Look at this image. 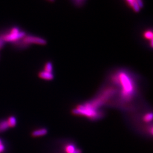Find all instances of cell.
Here are the masks:
<instances>
[{"mask_svg":"<svg viewBox=\"0 0 153 153\" xmlns=\"http://www.w3.org/2000/svg\"><path fill=\"white\" fill-rule=\"evenodd\" d=\"M113 82L120 88L121 96L126 101L130 100L136 91V82L134 76L129 71L120 69L111 76Z\"/></svg>","mask_w":153,"mask_h":153,"instance_id":"1","label":"cell"},{"mask_svg":"<svg viewBox=\"0 0 153 153\" xmlns=\"http://www.w3.org/2000/svg\"><path fill=\"white\" fill-rule=\"evenodd\" d=\"M73 113L76 115H83L92 119H98L101 115L98 109L94 108L89 103L78 106L73 111Z\"/></svg>","mask_w":153,"mask_h":153,"instance_id":"2","label":"cell"},{"mask_svg":"<svg viewBox=\"0 0 153 153\" xmlns=\"http://www.w3.org/2000/svg\"><path fill=\"white\" fill-rule=\"evenodd\" d=\"M23 42L26 44H36L39 45H45L47 44V41L44 40V39L31 35L25 36L23 38Z\"/></svg>","mask_w":153,"mask_h":153,"instance_id":"3","label":"cell"},{"mask_svg":"<svg viewBox=\"0 0 153 153\" xmlns=\"http://www.w3.org/2000/svg\"><path fill=\"white\" fill-rule=\"evenodd\" d=\"M126 1L132 10L136 13L140 11L143 7L142 0H126Z\"/></svg>","mask_w":153,"mask_h":153,"instance_id":"4","label":"cell"},{"mask_svg":"<svg viewBox=\"0 0 153 153\" xmlns=\"http://www.w3.org/2000/svg\"><path fill=\"white\" fill-rule=\"evenodd\" d=\"M26 36L25 32H19L16 33H10L7 35L2 38V40L6 42H11L18 40L19 39L23 38Z\"/></svg>","mask_w":153,"mask_h":153,"instance_id":"5","label":"cell"},{"mask_svg":"<svg viewBox=\"0 0 153 153\" xmlns=\"http://www.w3.org/2000/svg\"><path fill=\"white\" fill-rule=\"evenodd\" d=\"M39 76L42 79H43L45 80H48V81L52 80L54 78V76H53V73H49V72L44 71H40L39 73Z\"/></svg>","mask_w":153,"mask_h":153,"instance_id":"6","label":"cell"},{"mask_svg":"<svg viewBox=\"0 0 153 153\" xmlns=\"http://www.w3.org/2000/svg\"><path fill=\"white\" fill-rule=\"evenodd\" d=\"M66 153H81V150L72 144L67 145L65 148Z\"/></svg>","mask_w":153,"mask_h":153,"instance_id":"7","label":"cell"},{"mask_svg":"<svg viewBox=\"0 0 153 153\" xmlns=\"http://www.w3.org/2000/svg\"><path fill=\"white\" fill-rule=\"evenodd\" d=\"M47 132L48 131L46 129L42 128V129H37V130L33 131L31 133V135L33 137H40V136H43L45 135L47 133Z\"/></svg>","mask_w":153,"mask_h":153,"instance_id":"8","label":"cell"},{"mask_svg":"<svg viewBox=\"0 0 153 153\" xmlns=\"http://www.w3.org/2000/svg\"><path fill=\"white\" fill-rule=\"evenodd\" d=\"M6 121H7V123L8 124V126H9V128H14L16 126V119L14 116H11L9 117L7 120Z\"/></svg>","mask_w":153,"mask_h":153,"instance_id":"9","label":"cell"},{"mask_svg":"<svg viewBox=\"0 0 153 153\" xmlns=\"http://www.w3.org/2000/svg\"><path fill=\"white\" fill-rule=\"evenodd\" d=\"M9 126L6 120L0 121V133L6 131L8 129Z\"/></svg>","mask_w":153,"mask_h":153,"instance_id":"10","label":"cell"},{"mask_svg":"<svg viewBox=\"0 0 153 153\" xmlns=\"http://www.w3.org/2000/svg\"><path fill=\"white\" fill-rule=\"evenodd\" d=\"M44 71L53 73V65L51 62H48L45 64Z\"/></svg>","mask_w":153,"mask_h":153,"instance_id":"11","label":"cell"},{"mask_svg":"<svg viewBox=\"0 0 153 153\" xmlns=\"http://www.w3.org/2000/svg\"><path fill=\"white\" fill-rule=\"evenodd\" d=\"M143 36L145 38L148 40H153V32L151 30H147L143 33Z\"/></svg>","mask_w":153,"mask_h":153,"instance_id":"12","label":"cell"},{"mask_svg":"<svg viewBox=\"0 0 153 153\" xmlns=\"http://www.w3.org/2000/svg\"><path fill=\"white\" fill-rule=\"evenodd\" d=\"M153 119V114L152 113H148L147 114L143 116V120L145 122H150Z\"/></svg>","mask_w":153,"mask_h":153,"instance_id":"13","label":"cell"},{"mask_svg":"<svg viewBox=\"0 0 153 153\" xmlns=\"http://www.w3.org/2000/svg\"><path fill=\"white\" fill-rule=\"evenodd\" d=\"M85 1L86 0H72L73 3L77 6H82L84 4Z\"/></svg>","mask_w":153,"mask_h":153,"instance_id":"14","label":"cell"},{"mask_svg":"<svg viewBox=\"0 0 153 153\" xmlns=\"http://www.w3.org/2000/svg\"><path fill=\"white\" fill-rule=\"evenodd\" d=\"M5 150V146L2 144L0 145V153H2Z\"/></svg>","mask_w":153,"mask_h":153,"instance_id":"15","label":"cell"},{"mask_svg":"<svg viewBox=\"0 0 153 153\" xmlns=\"http://www.w3.org/2000/svg\"><path fill=\"white\" fill-rule=\"evenodd\" d=\"M19 30L17 28H14L11 31V33H19Z\"/></svg>","mask_w":153,"mask_h":153,"instance_id":"16","label":"cell"},{"mask_svg":"<svg viewBox=\"0 0 153 153\" xmlns=\"http://www.w3.org/2000/svg\"><path fill=\"white\" fill-rule=\"evenodd\" d=\"M3 45H4V40L2 39H0V48H2Z\"/></svg>","mask_w":153,"mask_h":153,"instance_id":"17","label":"cell"},{"mask_svg":"<svg viewBox=\"0 0 153 153\" xmlns=\"http://www.w3.org/2000/svg\"><path fill=\"white\" fill-rule=\"evenodd\" d=\"M2 140L0 139V145H2Z\"/></svg>","mask_w":153,"mask_h":153,"instance_id":"18","label":"cell"},{"mask_svg":"<svg viewBox=\"0 0 153 153\" xmlns=\"http://www.w3.org/2000/svg\"><path fill=\"white\" fill-rule=\"evenodd\" d=\"M49 1H52V2H53V1H54L55 0H49Z\"/></svg>","mask_w":153,"mask_h":153,"instance_id":"19","label":"cell"}]
</instances>
